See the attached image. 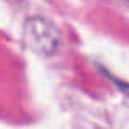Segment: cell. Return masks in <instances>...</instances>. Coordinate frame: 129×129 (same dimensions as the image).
Instances as JSON below:
<instances>
[{"instance_id":"6da1fadb","label":"cell","mask_w":129,"mask_h":129,"mask_svg":"<svg viewBox=\"0 0 129 129\" xmlns=\"http://www.w3.org/2000/svg\"><path fill=\"white\" fill-rule=\"evenodd\" d=\"M23 38L28 47L44 57L57 54L62 44V35L51 20L44 16H31L23 28Z\"/></svg>"}]
</instances>
